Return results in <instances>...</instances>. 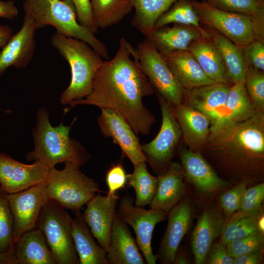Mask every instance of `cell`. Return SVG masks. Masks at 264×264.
<instances>
[{
  "instance_id": "cell-7",
  "label": "cell",
  "mask_w": 264,
  "mask_h": 264,
  "mask_svg": "<svg viewBox=\"0 0 264 264\" xmlns=\"http://www.w3.org/2000/svg\"><path fill=\"white\" fill-rule=\"evenodd\" d=\"M71 220L65 209L51 200L39 215L36 227L43 233L55 264H80L71 232Z\"/></svg>"
},
{
  "instance_id": "cell-34",
  "label": "cell",
  "mask_w": 264,
  "mask_h": 264,
  "mask_svg": "<svg viewBox=\"0 0 264 264\" xmlns=\"http://www.w3.org/2000/svg\"><path fill=\"white\" fill-rule=\"evenodd\" d=\"M238 211L223 226L220 242L224 245L259 232L257 227L259 212L249 214Z\"/></svg>"
},
{
  "instance_id": "cell-17",
  "label": "cell",
  "mask_w": 264,
  "mask_h": 264,
  "mask_svg": "<svg viewBox=\"0 0 264 264\" xmlns=\"http://www.w3.org/2000/svg\"><path fill=\"white\" fill-rule=\"evenodd\" d=\"M168 213L167 228L156 255L157 259L164 264L174 263L180 243L190 228L193 216L187 200L179 201Z\"/></svg>"
},
{
  "instance_id": "cell-41",
  "label": "cell",
  "mask_w": 264,
  "mask_h": 264,
  "mask_svg": "<svg viewBox=\"0 0 264 264\" xmlns=\"http://www.w3.org/2000/svg\"><path fill=\"white\" fill-rule=\"evenodd\" d=\"M264 199V183H261L247 189L239 210L249 214L259 213Z\"/></svg>"
},
{
  "instance_id": "cell-12",
  "label": "cell",
  "mask_w": 264,
  "mask_h": 264,
  "mask_svg": "<svg viewBox=\"0 0 264 264\" xmlns=\"http://www.w3.org/2000/svg\"><path fill=\"white\" fill-rule=\"evenodd\" d=\"M7 198L13 218L15 243L24 233L34 229L45 203L49 200L44 182L13 194Z\"/></svg>"
},
{
  "instance_id": "cell-14",
  "label": "cell",
  "mask_w": 264,
  "mask_h": 264,
  "mask_svg": "<svg viewBox=\"0 0 264 264\" xmlns=\"http://www.w3.org/2000/svg\"><path fill=\"white\" fill-rule=\"evenodd\" d=\"M101 110L97 122L102 134L106 137L111 138L133 165L146 162L141 145L130 125L114 110Z\"/></svg>"
},
{
  "instance_id": "cell-44",
  "label": "cell",
  "mask_w": 264,
  "mask_h": 264,
  "mask_svg": "<svg viewBox=\"0 0 264 264\" xmlns=\"http://www.w3.org/2000/svg\"><path fill=\"white\" fill-rule=\"evenodd\" d=\"M75 8L78 22L93 34L98 31L94 23L90 0H70Z\"/></svg>"
},
{
  "instance_id": "cell-23",
  "label": "cell",
  "mask_w": 264,
  "mask_h": 264,
  "mask_svg": "<svg viewBox=\"0 0 264 264\" xmlns=\"http://www.w3.org/2000/svg\"><path fill=\"white\" fill-rule=\"evenodd\" d=\"M171 108L180 127L184 141L190 150L197 152L206 145L211 126L209 118L184 103Z\"/></svg>"
},
{
  "instance_id": "cell-28",
  "label": "cell",
  "mask_w": 264,
  "mask_h": 264,
  "mask_svg": "<svg viewBox=\"0 0 264 264\" xmlns=\"http://www.w3.org/2000/svg\"><path fill=\"white\" fill-rule=\"evenodd\" d=\"M18 264H55L42 232L37 227L23 234L15 243Z\"/></svg>"
},
{
  "instance_id": "cell-15",
  "label": "cell",
  "mask_w": 264,
  "mask_h": 264,
  "mask_svg": "<svg viewBox=\"0 0 264 264\" xmlns=\"http://www.w3.org/2000/svg\"><path fill=\"white\" fill-rule=\"evenodd\" d=\"M36 30L33 19L25 14L21 29L12 35L0 51V77L10 66L25 68L28 66L35 51Z\"/></svg>"
},
{
  "instance_id": "cell-43",
  "label": "cell",
  "mask_w": 264,
  "mask_h": 264,
  "mask_svg": "<svg viewBox=\"0 0 264 264\" xmlns=\"http://www.w3.org/2000/svg\"><path fill=\"white\" fill-rule=\"evenodd\" d=\"M106 182L108 188V196H111L124 188L127 184V174L121 163L113 165L108 171Z\"/></svg>"
},
{
  "instance_id": "cell-31",
  "label": "cell",
  "mask_w": 264,
  "mask_h": 264,
  "mask_svg": "<svg viewBox=\"0 0 264 264\" xmlns=\"http://www.w3.org/2000/svg\"><path fill=\"white\" fill-rule=\"evenodd\" d=\"M178 0H130L134 14L132 25L147 38L158 18Z\"/></svg>"
},
{
  "instance_id": "cell-26",
  "label": "cell",
  "mask_w": 264,
  "mask_h": 264,
  "mask_svg": "<svg viewBox=\"0 0 264 264\" xmlns=\"http://www.w3.org/2000/svg\"><path fill=\"white\" fill-rule=\"evenodd\" d=\"M71 232L80 264H109L107 251L95 241L80 210L74 212Z\"/></svg>"
},
{
  "instance_id": "cell-3",
  "label": "cell",
  "mask_w": 264,
  "mask_h": 264,
  "mask_svg": "<svg viewBox=\"0 0 264 264\" xmlns=\"http://www.w3.org/2000/svg\"><path fill=\"white\" fill-rule=\"evenodd\" d=\"M51 44L70 67V84L60 97L62 104L70 105L91 92L93 78L103 61L86 42L66 37L57 31L52 35Z\"/></svg>"
},
{
  "instance_id": "cell-24",
  "label": "cell",
  "mask_w": 264,
  "mask_h": 264,
  "mask_svg": "<svg viewBox=\"0 0 264 264\" xmlns=\"http://www.w3.org/2000/svg\"><path fill=\"white\" fill-rule=\"evenodd\" d=\"M224 225L221 214L213 208L205 210L199 217L191 237L192 252L197 264L204 263L214 241Z\"/></svg>"
},
{
  "instance_id": "cell-8",
  "label": "cell",
  "mask_w": 264,
  "mask_h": 264,
  "mask_svg": "<svg viewBox=\"0 0 264 264\" xmlns=\"http://www.w3.org/2000/svg\"><path fill=\"white\" fill-rule=\"evenodd\" d=\"M131 54L137 59L156 94L162 97L172 108L183 104L185 89L149 39L146 38L136 48L133 47Z\"/></svg>"
},
{
  "instance_id": "cell-2",
  "label": "cell",
  "mask_w": 264,
  "mask_h": 264,
  "mask_svg": "<svg viewBox=\"0 0 264 264\" xmlns=\"http://www.w3.org/2000/svg\"><path fill=\"white\" fill-rule=\"evenodd\" d=\"M71 126H66L61 122L57 126H52L47 109L39 108L36 126L32 130L34 150L26 154L25 159L41 162L50 169L66 162L80 167L85 164L90 155L78 141L70 137Z\"/></svg>"
},
{
  "instance_id": "cell-33",
  "label": "cell",
  "mask_w": 264,
  "mask_h": 264,
  "mask_svg": "<svg viewBox=\"0 0 264 264\" xmlns=\"http://www.w3.org/2000/svg\"><path fill=\"white\" fill-rule=\"evenodd\" d=\"M134 166L132 174L127 175V184L135 191L134 204L143 207L152 201L156 190L157 176L152 175L148 171L146 162Z\"/></svg>"
},
{
  "instance_id": "cell-47",
  "label": "cell",
  "mask_w": 264,
  "mask_h": 264,
  "mask_svg": "<svg viewBox=\"0 0 264 264\" xmlns=\"http://www.w3.org/2000/svg\"><path fill=\"white\" fill-rule=\"evenodd\" d=\"M262 249L241 255L234 258V264H257L261 260Z\"/></svg>"
},
{
  "instance_id": "cell-21",
  "label": "cell",
  "mask_w": 264,
  "mask_h": 264,
  "mask_svg": "<svg viewBox=\"0 0 264 264\" xmlns=\"http://www.w3.org/2000/svg\"><path fill=\"white\" fill-rule=\"evenodd\" d=\"M107 258L109 264H145L127 224L117 213L112 226Z\"/></svg>"
},
{
  "instance_id": "cell-51",
  "label": "cell",
  "mask_w": 264,
  "mask_h": 264,
  "mask_svg": "<svg viewBox=\"0 0 264 264\" xmlns=\"http://www.w3.org/2000/svg\"><path fill=\"white\" fill-rule=\"evenodd\" d=\"M259 0L263 3H264V0Z\"/></svg>"
},
{
  "instance_id": "cell-36",
  "label": "cell",
  "mask_w": 264,
  "mask_h": 264,
  "mask_svg": "<svg viewBox=\"0 0 264 264\" xmlns=\"http://www.w3.org/2000/svg\"><path fill=\"white\" fill-rule=\"evenodd\" d=\"M172 23L192 25L205 30L193 7L192 0H178L175 2L158 18L154 30Z\"/></svg>"
},
{
  "instance_id": "cell-13",
  "label": "cell",
  "mask_w": 264,
  "mask_h": 264,
  "mask_svg": "<svg viewBox=\"0 0 264 264\" xmlns=\"http://www.w3.org/2000/svg\"><path fill=\"white\" fill-rule=\"evenodd\" d=\"M49 170L41 162L26 164L0 153V187L8 194L21 192L44 182Z\"/></svg>"
},
{
  "instance_id": "cell-19",
  "label": "cell",
  "mask_w": 264,
  "mask_h": 264,
  "mask_svg": "<svg viewBox=\"0 0 264 264\" xmlns=\"http://www.w3.org/2000/svg\"><path fill=\"white\" fill-rule=\"evenodd\" d=\"M230 87L224 84L215 83L185 90L183 103L206 116L211 125L224 110Z\"/></svg>"
},
{
  "instance_id": "cell-50",
  "label": "cell",
  "mask_w": 264,
  "mask_h": 264,
  "mask_svg": "<svg viewBox=\"0 0 264 264\" xmlns=\"http://www.w3.org/2000/svg\"><path fill=\"white\" fill-rule=\"evenodd\" d=\"M257 227L259 232L262 233L264 231V216H260L257 221Z\"/></svg>"
},
{
  "instance_id": "cell-16",
  "label": "cell",
  "mask_w": 264,
  "mask_h": 264,
  "mask_svg": "<svg viewBox=\"0 0 264 264\" xmlns=\"http://www.w3.org/2000/svg\"><path fill=\"white\" fill-rule=\"evenodd\" d=\"M115 193L111 196L96 194L86 204L83 216L98 244L107 251L118 200Z\"/></svg>"
},
{
  "instance_id": "cell-39",
  "label": "cell",
  "mask_w": 264,
  "mask_h": 264,
  "mask_svg": "<svg viewBox=\"0 0 264 264\" xmlns=\"http://www.w3.org/2000/svg\"><path fill=\"white\" fill-rule=\"evenodd\" d=\"M263 233L257 232L234 241L225 245L229 254L233 258L262 249Z\"/></svg>"
},
{
  "instance_id": "cell-40",
  "label": "cell",
  "mask_w": 264,
  "mask_h": 264,
  "mask_svg": "<svg viewBox=\"0 0 264 264\" xmlns=\"http://www.w3.org/2000/svg\"><path fill=\"white\" fill-rule=\"evenodd\" d=\"M247 184L246 180H242L221 195L220 205L226 214L232 215L235 211L239 210Z\"/></svg>"
},
{
  "instance_id": "cell-6",
  "label": "cell",
  "mask_w": 264,
  "mask_h": 264,
  "mask_svg": "<svg viewBox=\"0 0 264 264\" xmlns=\"http://www.w3.org/2000/svg\"><path fill=\"white\" fill-rule=\"evenodd\" d=\"M206 145L219 151L237 152L257 157L263 156L264 112L256 111L242 121L210 131Z\"/></svg>"
},
{
  "instance_id": "cell-32",
  "label": "cell",
  "mask_w": 264,
  "mask_h": 264,
  "mask_svg": "<svg viewBox=\"0 0 264 264\" xmlns=\"http://www.w3.org/2000/svg\"><path fill=\"white\" fill-rule=\"evenodd\" d=\"M94 23L106 29L120 23L133 8L130 0H90Z\"/></svg>"
},
{
  "instance_id": "cell-45",
  "label": "cell",
  "mask_w": 264,
  "mask_h": 264,
  "mask_svg": "<svg viewBox=\"0 0 264 264\" xmlns=\"http://www.w3.org/2000/svg\"><path fill=\"white\" fill-rule=\"evenodd\" d=\"M210 264H233L234 258L228 253L225 245L219 242L212 245L206 257Z\"/></svg>"
},
{
  "instance_id": "cell-35",
  "label": "cell",
  "mask_w": 264,
  "mask_h": 264,
  "mask_svg": "<svg viewBox=\"0 0 264 264\" xmlns=\"http://www.w3.org/2000/svg\"><path fill=\"white\" fill-rule=\"evenodd\" d=\"M219 10L250 17L264 32V3L259 0H201Z\"/></svg>"
},
{
  "instance_id": "cell-9",
  "label": "cell",
  "mask_w": 264,
  "mask_h": 264,
  "mask_svg": "<svg viewBox=\"0 0 264 264\" xmlns=\"http://www.w3.org/2000/svg\"><path fill=\"white\" fill-rule=\"evenodd\" d=\"M200 23L211 28L243 47L255 40L264 41V32L249 17L216 9L202 1L192 0Z\"/></svg>"
},
{
  "instance_id": "cell-46",
  "label": "cell",
  "mask_w": 264,
  "mask_h": 264,
  "mask_svg": "<svg viewBox=\"0 0 264 264\" xmlns=\"http://www.w3.org/2000/svg\"><path fill=\"white\" fill-rule=\"evenodd\" d=\"M18 15V9L12 0H0V18L14 19Z\"/></svg>"
},
{
  "instance_id": "cell-29",
  "label": "cell",
  "mask_w": 264,
  "mask_h": 264,
  "mask_svg": "<svg viewBox=\"0 0 264 264\" xmlns=\"http://www.w3.org/2000/svg\"><path fill=\"white\" fill-rule=\"evenodd\" d=\"M256 111L244 84H233L229 88L224 110L219 119L211 125L210 131L242 121L251 117Z\"/></svg>"
},
{
  "instance_id": "cell-11",
  "label": "cell",
  "mask_w": 264,
  "mask_h": 264,
  "mask_svg": "<svg viewBox=\"0 0 264 264\" xmlns=\"http://www.w3.org/2000/svg\"><path fill=\"white\" fill-rule=\"evenodd\" d=\"M162 113V124L156 136L150 142L141 145L147 161L157 170L166 167L182 136V132L172 109L157 94Z\"/></svg>"
},
{
  "instance_id": "cell-1",
  "label": "cell",
  "mask_w": 264,
  "mask_h": 264,
  "mask_svg": "<svg viewBox=\"0 0 264 264\" xmlns=\"http://www.w3.org/2000/svg\"><path fill=\"white\" fill-rule=\"evenodd\" d=\"M132 47L124 38H121L114 57L103 61L96 72L91 92L70 106L93 105L113 110L130 125L135 134L146 135L156 119L144 105L143 99L152 95L154 89L137 59L134 57L131 59Z\"/></svg>"
},
{
  "instance_id": "cell-48",
  "label": "cell",
  "mask_w": 264,
  "mask_h": 264,
  "mask_svg": "<svg viewBox=\"0 0 264 264\" xmlns=\"http://www.w3.org/2000/svg\"><path fill=\"white\" fill-rule=\"evenodd\" d=\"M11 28L5 25H0V48H2L12 36Z\"/></svg>"
},
{
  "instance_id": "cell-30",
  "label": "cell",
  "mask_w": 264,
  "mask_h": 264,
  "mask_svg": "<svg viewBox=\"0 0 264 264\" xmlns=\"http://www.w3.org/2000/svg\"><path fill=\"white\" fill-rule=\"evenodd\" d=\"M203 26L208 31L209 38L220 53L233 84H244L247 64L242 47L234 44L214 29Z\"/></svg>"
},
{
  "instance_id": "cell-10",
  "label": "cell",
  "mask_w": 264,
  "mask_h": 264,
  "mask_svg": "<svg viewBox=\"0 0 264 264\" xmlns=\"http://www.w3.org/2000/svg\"><path fill=\"white\" fill-rule=\"evenodd\" d=\"M117 215L135 233L136 242L148 264H155L157 257L153 253L152 239L155 225L166 219L167 213L160 210L136 206L131 197L124 195L118 202Z\"/></svg>"
},
{
  "instance_id": "cell-25",
  "label": "cell",
  "mask_w": 264,
  "mask_h": 264,
  "mask_svg": "<svg viewBox=\"0 0 264 264\" xmlns=\"http://www.w3.org/2000/svg\"><path fill=\"white\" fill-rule=\"evenodd\" d=\"M162 56L185 90L217 83L206 76L196 59L188 50Z\"/></svg>"
},
{
  "instance_id": "cell-5",
  "label": "cell",
  "mask_w": 264,
  "mask_h": 264,
  "mask_svg": "<svg viewBox=\"0 0 264 264\" xmlns=\"http://www.w3.org/2000/svg\"><path fill=\"white\" fill-rule=\"evenodd\" d=\"M80 167L70 162L64 168L50 169L44 181L49 200L73 212L81 208L100 192L98 183L83 173Z\"/></svg>"
},
{
  "instance_id": "cell-4",
  "label": "cell",
  "mask_w": 264,
  "mask_h": 264,
  "mask_svg": "<svg viewBox=\"0 0 264 264\" xmlns=\"http://www.w3.org/2000/svg\"><path fill=\"white\" fill-rule=\"evenodd\" d=\"M23 8L25 14L33 19L37 30L52 26L61 34L86 42L102 57L110 59L106 45L78 22L70 0H25Z\"/></svg>"
},
{
  "instance_id": "cell-49",
  "label": "cell",
  "mask_w": 264,
  "mask_h": 264,
  "mask_svg": "<svg viewBox=\"0 0 264 264\" xmlns=\"http://www.w3.org/2000/svg\"><path fill=\"white\" fill-rule=\"evenodd\" d=\"M0 264H18L15 252L0 253Z\"/></svg>"
},
{
  "instance_id": "cell-27",
  "label": "cell",
  "mask_w": 264,
  "mask_h": 264,
  "mask_svg": "<svg viewBox=\"0 0 264 264\" xmlns=\"http://www.w3.org/2000/svg\"><path fill=\"white\" fill-rule=\"evenodd\" d=\"M188 50L210 79L229 86L233 85L220 53L209 37L194 41L189 45Z\"/></svg>"
},
{
  "instance_id": "cell-18",
  "label": "cell",
  "mask_w": 264,
  "mask_h": 264,
  "mask_svg": "<svg viewBox=\"0 0 264 264\" xmlns=\"http://www.w3.org/2000/svg\"><path fill=\"white\" fill-rule=\"evenodd\" d=\"M205 30L189 25L174 23L154 29L147 37L162 56L188 50L194 41L203 37H209Z\"/></svg>"
},
{
  "instance_id": "cell-38",
  "label": "cell",
  "mask_w": 264,
  "mask_h": 264,
  "mask_svg": "<svg viewBox=\"0 0 264 264\" xmlns=\"http://www.w3.org/2000/svg\"><path fill=\"white\" fill-rule=\"evenodd\" d=\"M246 64L244 87L255 111L264 112V71Z\"/></svg>"
},
{
  "instance_id": "cell-42",
  "label": "cell",
  "mask_w": 264,
  "mask_h": 264,
  "mask_svg": "<svg viewBox=\"0 0 264 264\" xmlns=\"http://www.w3.org/2000/svg\"><path fill=\"white\" fill-rule=\"evenodd\" d=\"M245 62L255 69L264 71V41L255 40L242 47Z\"/></svg>"
},
{
  "instance_id": "cell-22",
  "label": "cell",
  "mask_w": 264,
  "mask_h": 264,
  "mask_svg": "<svg viewBox=\"0 0 264 264\" xmlns=\"http://www.w3.org/2000/svg\"><path fill=\"white\" fill-rule=\"evenodd\" d=\"M184 173L181 165L172 162L167 169L157 176L155 195L149 204L150 208L167 213L178 203L185 193Z\"/></svg>"
},
{
  "instance_id": "cell-37",
  "label": "cell",
  "mask_w": 264,
  "mask_h": 264,
  "mask_svg": "<svg viewBox=\"0 0 264 264\" xmlns=\"http://www.w3.org/2000/svg\"><path fill=\"white\" fill-rule=\"evenodd\" d=\"M8 193L0 187V253L15 252L13 218Z\"/></svg>"
},
{
  "instance_id": "cell-20",
  "label": "cell",
  "mask_w": 264,
  "mask_h": 264,
  "mask_svg": "<svg viewBox=\"0 0 264 264\" xmlns=\"http://www.w3.org/2000/svg\"><path fill=\"white\" fill-rule=\"evenodd\" d=\"M180 159L185 176L200 191L212 193L230 184L218 176L198 152L184 149Z\"/></svg>"
}]
</instances>
